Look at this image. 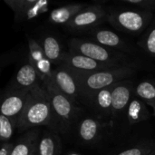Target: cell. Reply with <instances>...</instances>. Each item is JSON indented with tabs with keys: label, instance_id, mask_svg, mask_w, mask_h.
<instances>
[{
	"label": "cell",
	"instance_id": "cell-1",
	"mask_svg": "<svg viewBox=\"0 0 155 155\" xmlns=\"http://www.w3.org/2000/svg\"><path fill=\"white\" fill-rule=\"evenodd\" d=\"M53 111L48 93L39 84L30 90L27 103L18 120L17 129L29 131L38 126H53Z\"/></svg>",
	"mask_w": 155,
	"mask_h": 155
},
{
	"label": "cell",
	"instance_id": "cell-2",
	"mask_svg": "<svg viewBox=\"0 0 155 155\" xmlns=\"http://www.w3.org/2000/svg\"><path fill=\"white\" fill-rule=\"evenodd\" d=\"M44 87L48 93L53 111L54 119L51 131L65 134L77 124L76 122L81 109L61 93L53 84Z\"/></svg>",
	"mask_w": 155,
	"mask_h": 155
},
{
	"label": "cell",
	"instance_id": "cell-3",
	"mask_svg": "<svg viewBox=\"0 0 155 155\" xmlns=\"http://www.w3.org/2000/svg\"><path fill=\"white\" fill-rule=\"evenodd\" d=\"M72 72L78 79L86 100L88 94L104 88L112 87L117 83L133 76L136 73V68L134 66H124L92 73L77 72L74 70H72Z\"/></svg>",
	"mask_w": 155,
	"mask_h": 155
},
{
	"label": "cell",
	"instance_id": "cell-4",
	"mask_svg": "<svg viewBox=\"0 0 155 155\" xmlns=\"http://www.w3.org/2000/svg\"><path fill=\"white\" fill-rule=\"evenodd\" d=\"M70 52L83 54L103 64L118 67L134 66L129 63V58L124 53L106 48L94 41L73 38L69 41Z\"/></svg>",
	"mask_w": 155,
	"mask_h": 155
},
{
	"label": "cell",
	"instance_id": "cell-5",
	"mask_svg": "<svg viewBox=\"0 0 155 155\" xmlns=\"http://www.w3.org/2000/svg\"><path fill=\"white\" fill-rule=\"evenodd\" d=\"M153 19V12L138 10H108L107 21L115 28L128 34L138 35L144 31Z\"/></svg>",
	"mask_w": 155,
	"mask_h": 155
},
{
	"label": "cell",
	"instance_id": "cell-6",
	"mask_svg": "<svg viewBox=\"0 0 155 155\" xmlns=\"http://www.w3.org/2000/svg\"><path fill=\"white\" fill-rule=\"evenodd\" d=\"M52 84L75 104H85V95L80 83L68 67L62 64L54 68Z\"/></svg>",
	"mask_w": 155,
	"mask_h": 155
},
{
	"label": "cell",
	"instance_id": "cell-7",
	"mask_svg": "<svg viewBox=\"0 0 155 155\" xmlns=\"http://www.w3.org/2000/svg\"><path fill=\"white\" fill-rule=\"evenodd\" d=\"M108 11L100 5H86L65 26L71 31H91L107 20Z\"/></svg>",
	"mask_w": 155,
	"mask_h": 155
},
{
	"label": "cell",
	"instance_id": "cell-8",
	"mask_svg": "<svg viewBox=\"0 0 155 155\" xmlns=\"http://www.w3.org/2000/svg\"><path fill=\"white\" fill-rule=\"evenodd\" d=\"M114 86L90 94L85 100V105L91 110L94 117L104 125H107L109 120H112V93Z\"/></svg>",
	"mask_w": 155,
	"mask_h": 155
},
{
	"label": "cell",
	"instance_id": "cell-9",
	"mask_svg": "<svg viewBox=\"0 0 155 155\" xmlns=\"http://www.w3.org/2000/svg\"><path fill=\"white\" fill-rule=\"evenodd\" d=\"M5 3L13 10L16 22L34 19L45 13L49 6L46 0H5Z\"/></svg>",
	"mask_w": 155,
	"mask_h": 155
},
{
	"label": "cell",
	"instance_id": "cell-10",
	"mask_svg": "<svg viewBox=\"0 0 155 155\" xmlns=\"http://www.w3.org/2000/svg\"><path fill=\"white\" fill-rule=\"evenodd\" d=\"M134 94V86L131 81L124 80L114 84L112 93V120L116 121L128 105Z\"/></svg>",
	"mask_w": 155,
	"mask_h": 155
},
{
	"label": "cell",
	"instance_id": "cell-11",
	"mask_svg": "<svg viewBox=\"0 0 155 155\" xmlns=\"http://www.w3.org/2000/svg\"><path fill=\"white\" fill-rule=\"evenodd\" d=\"M29 92L25 90H10L3 100L1 114L17 124L27 103Z\"/></svg>",
	"mask_w": 155,
	"mask_h": 155
},
{
	"label": "cell",
	"instance_id": "cell-12",
	"mask_svg": "<svg viewBox=\"0 0 155 155\" xmlns=\"http://www.w3.org/2000/svg\"><path fill=\"white\" fill-rule=\"evenodd\" d=\"M62 64L72 70L84 73H92L109 70L113 68H118V66L103 64L90 57L84 56L83 54H78L70 51L64 54Z\"/></svg>",
	"mask_w": 155,
	"mask_h": 155
},
{
	"label": "cell",
	"instance_id": "cell-13",
	"mask_svg": "<svg viewBox=\"0 0 155 155\" xmlns=\"http://www.w3.org/2000/svg\"><path fill=\"white\" fill-rule=\"evenodd\" d=\"M104 126L94 117H84L76 125L78 138L84 144H94L102 138Z\"/></svg>",
	"mask_w": 155,
	"mask_h": 155
},
{
	"label": "cell",
	"instance_id": "cell-14",
	"mask_svg": "<svg viewBox=\"0 0 155 155\" xmlns=\"http://www.w3.org/2000/svg\"><path fill=\"white\" fill-rule=\"evenodd\" d=\"M94 42L112 50H120V52H128L132 53V47L123 40L118 35L114 32L108 29L95 28L89 32Z\"/></svg>",
	"mask_w": 155,
	"mask_h": 155
},
{
	"label": "cell",
	"instance_id": "cell-15",
	"mask_svg": "<svg viewBox=\"0 0 155 155\" xmlns=\"http://www.w3.org/2000/svg\"><path fill=\"white\" fill-rule=\"evenodd\" d=\"M39 82L40 79L35 68L30 63H27L17 71L14 80V86L11 90L30 91L37 85Z\"/></svg>",
	"mask_w": 155,
	"mask_h": 155
},
{
	"label": "cell",
	"instance_id": "cell-16",
	"mask_svg": "<svg viewBox=\"0 0 155 155\" xmlns=\"http://www.w3.org/2000/svg\"><path fill=\"white\" fill-rule=\"evenodd\" d=\"M86 5L84 4H70L64 6H60L53 10L49 16L48 21L54 25H66L80 11H82Z\"/></svg>",
	"mask_w": 155,
	"mask_h": 155
},
{
	"label": "cell",
	"instance_id": "cell-17",
	"mask_svg": "<svg viewBox=\"0 0 155 155\" xmlns=\"http://www.w3.org/2000/svg\"><path fill=\"white\" fill-rule=\"evenodd\" d=\"M39 140L37 129L27 131L14 145L11 155H32L37 150Z\"/></svg>",
	"mask_w": 155,
	"mask_h": 155
},
{
	"label": "cell",
	"instance_id": "cell-18",
	"mask_svg": "<svg viewBox=\"0 0 155 155\" xmlns=\"http://www.w3.org/2000/svg\"><path fill=\"white\" fill-rule=\"evenodd\" d=\"M62 151L61 139L57 133L54 131H48L40 137L37 155H59Z\"/></svg>",
	"mask_w": 155,
	"mask_h": 155
},
{
	"label": "cell",
	"instance_id": "cell-19",
	"mask_svg": "<svg viewBox=\"0 0 155 155\" xmlns=\"http://www.w3.org/2000/svg\"><path fill=\"white\" fill-rule=\"evenodd\" d=\"M145 102L134 94L127 111V120L131 125L138 124L150 117V112Z\"/></svg>",
	"mask_w": 155,
	"mask_h": 155
},
{
	"label": "cell",
	"instance_id": "cell-20",
	"mask_svg": "<svg viewBox=\"0 0 155 155\" xmlns=\"http://www.w3.org/2000/svg\"><path fill=\"white\" fill-rule=\"evenodd\" d=\"M41 45L45 52V56L52 64L63 63L65 54L63 53L60 42L52 35H45L42 39Z\"/></svg>",
	"mask_w": 155,
	"mask_h": 155
},
{
	"label": "cell",
	"instance_id": "cell-21",
	"mask_svg": "<svg viewBox=\"0 0 155 155\" xmlns=\"http://www.w3.org/2000/svg\"><path fill=\"white\" fill-rule=\"evenodd\" d=\"M134 95L152 107L155 104V84L149 81L141 82L134 87Z\"/></svg>",
	"mask_w": 155,
	"mask_h": 155
},
{
	"label": "cell",
	"instance_id": "cell-22",
	"mask_svg": "<svg viewBox=\"0 0 155 155\" xmlns=\"http://www.w3.org/2000/svg\"><path fill=\"white\" fill-rule=\"evenodd\" d=\"M155 150L154 141L142 142L134 146L125 149L116 155H147Z\"/></svg>",
	"mask_w": 155,
	"mask_h": 155
},
{
	"label": "cell",
	"instance_id": "cell-23",
	"mask_svg": "<svg viewBox=\"0 0 155 155\" xmlns=\"http://www.w3.org/2000/svg\"><path fill=\"white\" fill-rule=\"evenodd\" d=\"M15 128H17L16 123L5 115H0V138L2 142L5 143L9 141L12 138Z\"/></svg>",
	"mask_w": 155,
	"mask_h": 155
},
{
	"label": "cell",
	"instance_id": "cell-24",
	"mask_svg": "<svg viewBox=\"0 0 155 155\" xmlns=\"http://www.w3.org/2000/svg\"><path fill=\"white\" fill-rule=\"evenodd\" d=\"M139 45L151 56L155 57V22L139 42Z\"/></svg>",
	"mask_w": 155,
	"mask_h": 155
},
{
	"label": "cell",
	"instance_id": "cell-25",
	"mask_svg": "<svg viewBox=\"0 0 155 155\" xmlns=\"http://www.w3.org/2000/svg\"><path fill=\"white\" fill-rule=\"evenodd\" d=\"M28 48H29V63L35 66L41 59L45 57V52L41 44L35 41L33 38L28 40Z\"/></svg>",
	"mask_w": 155,
	"mask_h": 155
},
{
	"label": "cell",
	"instance_id": "cell-26",
	"mask_svg": "<svg viewBox=\"0 0 155 155\" xmlns=\"http://www.w3.org/2000/svg\"><path fill=\"white\" fill-rule=\"evenodd\" d=\"M122 5L132 7L133 10L151 11L155 9V0H121Z\"/></svg>",
	"mask_w": 155,
	"mask_h": 155
},
{
	"label": "cell",
	"instance_id": "cell-27",
	"mask_svg": "<svg viewBox=\"0 0 155 155\" xmlns=\"http://www.w3.org/2000/svg\"><path fill=\"white\" fill-rule=\"evenodd\" d=\"M14 148V144L10 143H5L2 146V149L0 151V155H11L12 150Z\"/></svg>",
	"mask_w": 155,
	"mask_h": 155
},
{
	"label": "cell",
	"instance_id": "cell-28",
	"mask_svg": "<svg viewBox=\"0 0 155 155\" xmlns=\"http://www.w3.org/2000/svg\"><path fill=\"white\" fill-rule=\"evenodd\" d=\"M152 108H153V116L155 117V104L152 106Z\"/></svg>",
	"mask_w": 155,
	"mask_h": 155
},
{
	"label": "cell",
	"instance_id": "cell-29",
	"mask_svg": "<svg viewBox=\"0 0 155 155\" xmlns=\"http://www.w3.org/2000/svg\"><path fill=\"white\" fill-rule=\"evenodd\" d=\"M147 155H155V150L154 151H153L151 153H149V154H147Z\"/></svg>",
	"mask_w": 155,
	"mask_h": 155
},
{
	"label": "cell",
	"instance_id": "cell-30",
	"mask_svg": "<svg viewBox=\"0 0 155 155\" xmlns=\"http://www.w3.org/2000/svg\"><path fill=\"white\" fill-rule=\"evenodd\" d=\"M68 155H79V154H77V153H70V154H68Z\"/></svg>",
	"mask_w": 155,
	"mask_h": 155
},
{
	"label": "cell",
	"instance_id": "cell-31",
	"mask_svg": "<svg viewBox=\"0 0 155 155\" xmlns=\"http://www.w3.org/2000/svg\"><path fill=\"white\" fill-rule=\"evenodd\" d=\"M36 151H37V150H36ZM32 155H37V153H36V152H35V153H34Z\"/></svg>",
	"mask_w": 155,
	"mask_h": 155
}]
</instances>
